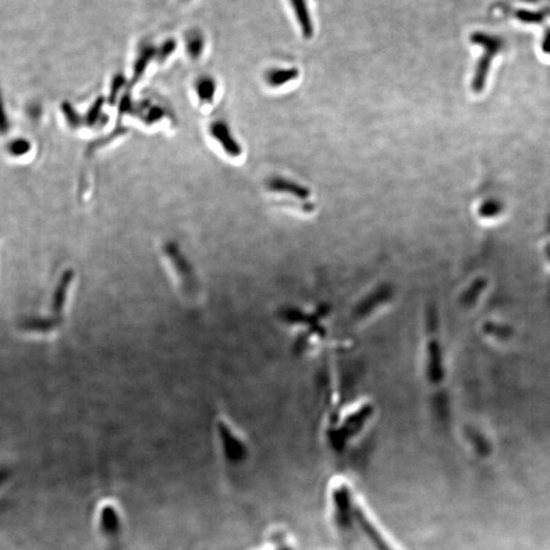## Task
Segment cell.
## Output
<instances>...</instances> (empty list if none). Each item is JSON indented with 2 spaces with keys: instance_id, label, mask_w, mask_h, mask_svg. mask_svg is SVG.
<instances>
[{
  "instance_id": "cell-27",
  "label": "cell",
  "mask_w": 550,
  "mask_h": 550,
  "mask_svg": "<svg viewBox=\"0 0 550 550\" xmlns=\"http://www.w3.org/2000/svg\"><path fill=\"white\" fill-rule=\"evenodd\" d=\"M549 1L550 2V0H549Z\"/></svg>"
},
{
  "instance_id": "cell-24",
  "label": "cell",
  "mask_w": 550,
  "mask_h": 550,
  "mask_svg": "<svg viewBox=\"0 0 550 550\" xmlns=\"http://www.w3.org/2000/svg\"><path fill=\"white\" fill-rule=\"evenodd\" d=\"M544 256L550 262V244H547L544 247Z\"/></svg>"
},
{
  "instance_id": "cell-12",
  "label": "cell",
  "mask_w": 550,
  "mask_h": 550,
  "mask_svg": "<svg viewBox=\"0 0 550 550\" xmlns=\"http://www.w3.org/2000/svg\"><path fill=\"white\" fill-rule=\"evenodd\" d=\"M156 52H157V48L152 44H145L140 48L135 65H134V80L137 81L144 74L152 59L155 58Z\"/></svg>"
},
{
  "instance_id": "cell-10",
  "label": "cell",
  "mask_w": 550,
  "mask_h": 550,
  "mask_svg": "<svg viewBox=\"0 0 550 550\" xmlns=\"http://www.w3.org/2000/svg\"><path fill=\"white\" fill-rule=\"evenodd\" d=\"M300 72L297 68L290 69H272L265 74V81L267 85L272 88H278L285 84L292 82L298 78Z\"/></svg>"
},
{
  "instance_id": "cell-25",
  "label": "cell",
  "mask_w": 550,
  "mask_h": 550,
  "mask_svg": "<svg viewBox=\"0 0 550 550\" xmlns=\"http://www.w3.org/2000/svg\"><path fill=\"white\" fill-rule=\"evenodd\" d=\"M523 3L536 4L544 1V0H520Z\"/></svg>"
},
{
  "instance_id": "cell-1",
  "label": "cell",
  "mask_w": 550,
  "mask_h": 550,
  "mask_svg": "<svg viewBox=\"0 0 550 550\" xmlns=\"http://www.w3.org/2000/svg\"><path fill=\"white\" fill-rule=\"evenodd\" d=\"M470 41L474 45L481 47L484 52L477 63L472 82H471L472 91L479 94L483 92L484 88H485L494 59L505 47V40L497 35L490 34V33L483 32V31H476L471 34Z\"/></svg>"
},
{
  "instance_id": "cell-5",
  "label": "cell",
  "mask_w": 550,
  "mask_h": 550,
  "mask_svg": "<svg viewBox=\"0 0 550 550\" xmlns=\"http://www.w3.org/2000/svg\"><path fill=\"white\" fill-rule=\"evenodd\" d=\"M209 133H210L211 137L219 143L226 154L232 157H239L241 155V147L235 141L230 127L224 123L215 122L211 124L209 127Z\"/></svg>"
},
{
  "instance_id": "cell-22",
  "label": "cell",
  "mask_w": 550,
  "mask_h": 550,
  "mask_svg": "<svg viewBox=\"0 0 550 550\" xmlns=\"http://www.w3.org/2000/svg\"><path fill=\"white\" fill-rule=\"evenodd\" d=\"M541 48H542L545 54L550 55V28L549 30L545 31L544 35H543Z\"/></svg>"
},
{
  "instance_id": "cell-18",
  "label": "cell",
  "mask_w": 550,
  "mask_h": 550,
  "mask_svg": "<svg viewBox=\"0 0 550 550\" xmlns=\"http://www.w3.org/2000/svg\"><path fill=\"white\" fill-rule=\"evenodd\" d=\"M63 112H65V116H67L68 122H69V124L72 125V127H78L79 125H81L82 120H81L80 116H78V113H77V112L72 109V107H70V103H63Z\"/></svg>"
},
{
  "instance_id": "cell-14",
  "label": "cell",
  "mask_w": 550,
  "mask_h": 550,
  "mask_svg": "<svg viewBox=\"0 0 550 550\" xmlns=\"http://www.w3.org/2000/svg\"><path fill=\"white\" fill-rule=\"evenodd\" d=\"M205 47V39L199 32H193L187 37L186 49L189 56L193 59L199 58Z\"/></svg>"
},
{
  "instance_id": "cell-9",
  "label": "cell",
  "mask_w": 550,
  "mask_h": 550,
  "mask_svg": "<svg viewBox=\"0 0 550 550\" xmlns=\"http://www.w3.org/2000/svg\"><path fill=\"white\" fill-rule=\"evenodd\" d=\"M512 17H516L522 23L530 25H540L550 17V4L539 8V10H526V8H514L510 12Z\"/></svg>"
},
{
  "instance_id": "cell-23",
  "label": "cell",
  "mask_w": 550,
  "mask_h": 550,
  "mask_svg": "<svg viewBox=\"0 0 550 550\" xmlns=\"http://www.w3.org/2000/svg\"><path fill=\"white\" fill-rule=\"evenodd\" d=\"M12 475V469L6 465H0V486L4 483Z\"/></svg>"
},
{
  "instance_id": "cell-8",
  "label": "cell",
  "mask_w": 550,
  "mask_h": 550,
  "mask_svg": "<svg viewBox=\"0 0 550 550\" xmlns=\"http://www.w3.org/2000/svg\"><path fill=\"white\" fill-rule=\"evenodd\" d=\"M270 190L278 193H288L300 199H308L310 196V191L306 187L301 186L297 182H290L289 180L275 178L269 182Z\"/></svg>"
},
{
  "instance_id": "cell-13",
  "label": "cell",
  "mask_w": 550,
  "mask_h": 550,
  "mask_svg": "<svg viewBox=\"0 0 550 550\" xmlns=\"http://www.w3.org/2000/svg\"><path fill=\"white\" fill-rule=\"evenodd\" d=\"M196 93L201 103H212L217 92V83L211 77H201L195 84Z\"/></svg>"
},
{
  "instance_id": "cell-6",
  "label": "cell",
  "mask_w": 550,
  "mask_h": 550,
  "mask_svg": "<svg viewBox=\"0 0 550 550\" xmlns=\"http://www.w3.org/2000/svg\"><path fill=\"white\" fill-rule=\"evenodd\" d=\"M289 1L304 38L311 39L314 35V23L307 0H289Z\"/></svg>"
},
{
  "instance_id": "cell-15",
  "label": "cell",
  "mask_w": 550,
  "mask_h": 550,
  "mask_svg": "<svg viewBox=\"0 0 550 550\" xmlns=\"http://www.w3.org/2000/svg\"><path fill=\"white\" fill-rule=\"evenodd\" d=\"M503 203L498 199L486 200L479 207V215L484 219H494L498 217L503 211Z\"/></svg>"
},
{
  "instance_id": "cell-11",
  "label": "cell",
  "mask_w": 550,
  "mask_h": 550,
  "mask_svg": "<svg viewBox=\"0 0 550 550\" xmlns=\"http://www.w3.org/2000/svg\"><path fill=\"white\" fill-rule=\"evenodd\" d=\"M167 249H168V254L167 255H168V258L171 259V261H173V267H175L177 274L182 279L184 287L191 289L194 285V281H192L193 274L191 272L190 266H189V264H187V261L182 258V256L180 255L179 257V253L175 250V248L169 247Z\"/></svg>"
},
{
  "instance_id": "cell-3",
  "label": "cell",
  "mask_w": 550,
  "mask_h": 550,
  "mask_svg": "<svg viewBox=\"0 0 550 550\" xmlns=\"http://www.w3.org/2000/svg\"><path fill=\"white\" fill-rule=\"evenodd\" d=\"M219 439L221 440L222 450L226 461L232 464H239L244 462L248 455L247 446L244 444L239 437H235L230 427L223 422H219Z\"/></svg>"
},
{
  "instance_id": "cell-16",
  "label": "cell",
  "mask_w": 550,
  "mask_h": 550,
  "mask_svg": "<svg viewBox=\"0 0 550 550\" xmlns=\"http://www.w3.org/2000/svg\"><path fill=\"white\" fill-rule=\"evenodd\" d=\"M175 49H177V42H175V39H168V40L162 43L160 47L157 48L156 57L159 61H164L167 57L171 56L175 52Z\"/></svg>"
},
{
  "instance_id": "cell-17",
  "label": "cell",
  "mask_w": 550,
  "mask_h": 550,
  "mask_svg": "<svg viewBox=\"0 0 550 550\" xmlns=\"http://www.w3.org/2000/svg\"><path fill=\"white\" fill-rule=\"evenodd\" d=\"M30 144H29L27 141L15 140L13 141V142L8 145V149L13 155L19 156L27 153V152L30 150Z\"/></svg>"
},
{
  "instance_id": "cell-19",
  "label": "cell",
  "mask_w": 550,
  "mask_h": 550,
  "mask_svg": "<svg viewBox=\"0 0 550 550\" xmlns=\"http://www.w3.org/2000/svg\"><path fill=\"white\" fill-rule=\"evenodd\" d=\"M102 98H99L98 100L94 103L93 107L92 109H90L89 113L87 114V118H86V120H87V124L89 125H93L95 124L97 120H99V116H100L101 109H102L103 105Z\"/></svg>"
},
{
  "instance_id": "cell-20",
  "label": "cell",
  "mask_w": 550,
  "mask_h": 550,
  "mask_svg": "<svg viewBox=\"0 0 550 550\" xmlns=\"http://www.w3.org/2000/svg\"><path fill=\"white\" fill-rule=\"evenodd\" d=\"M8 129H10V125H8V118H6L1 93H0V134L4 135L8 133Z\"/></svg>"
},
{
  "instance_id": "cell-4",
  "label": "cell",
  "mask_w": 550,
  "mask_h": 550,
  "mask_svg": "<svg viewBox=\"0 0 550 550\" xmlns=\"http://www.w3.org/2000/svg\"><path fill=\"white\" fill-rule=\"evenodd\" d=\"M354 518L357 524L358 529L362 531L364 536L368 539L369 542L375 550H393L388 544L384 537L374 527L373 524L369 521L366 514L358 505H354Z\"/></svg>"
},
{
  "instance_id": "cell-21",
  "label": "cell",
  "mask_w": 550,
  "mask_h": 550,
  "mask_svg": "<svg viewBox=\"0 0 550 550\" xmlns=\"http://www.w3.org/2000/svg\"><path fill=\"white\" fill-rule=\"evenodd\" d=\"M275 550H294L285 542V538L281 535H275L274 538Z\"/></svg>"
},
{
  "instance_id": "cell-2",
  "label": "cell",
  "mask_w": 550,
  "mask_h": 550,
  "mask_svg": "<svg viewBox=\"0 0 550 550\" xmlns=\"http://www.w3.org/2000/svg\"><path fill=\"white\" fill-rule=\"evenodd\" d=\"M332 501L334 522L344 543L345 550H357V524L354 518V505L349 488L345 485L336 488L332 494Z\"/></svg>"
},
{
  "instance_id": "cell-7",
  "label": "cell",
  "mask_w": 550,
  "mask_h": 550,
  "mask_svg": "<svg viewBox=\"0 0 550 550\" xmlns=\"http://www.w3.org/2000/svg\"><path fill=\"white\" fill-rule=\"evenodd\" d=\"M100 530L103 535L109 539L116 538L120 533L122 522L118 510L112 505H104L100 512Z\"/></svg>"
},
{
  "instance_id": "cell-26",
  "label": "cell",
  "mask_w": 550,
  "mask_h": 550,
  "mask_svg": "<svg viewBox=\"0 0 550 550\" xmlns=\"http://www.w3.org/2000/svg\"><path fill=\"white\" fill-rule=\"evenodd\" d=\"M184 1H187V0H184Z\"/></svg>"
}]
</instances>
